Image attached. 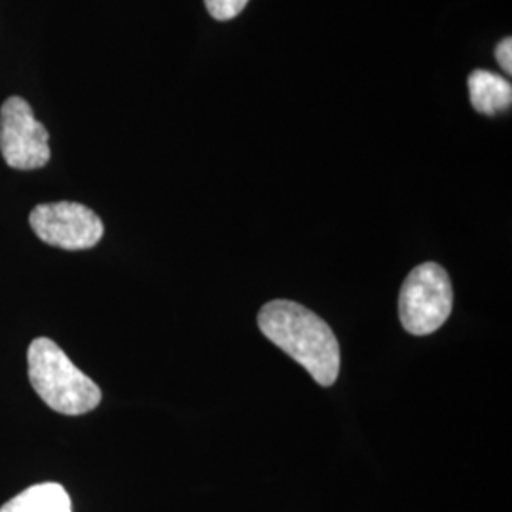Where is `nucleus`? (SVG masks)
Returning a JSON list of instances; mask_svg holds the SVG:
<instances>
[{
  "instance_id": "0eeeda50",
  "label": "nucleus",
  "mask_w": 512,
  "mask_h": 512,
  "mask_svg": "<svg viewBox=\"0 0 512 512\" xmlns=\"http://www.w3.org/2000/svg\"><path fill=\"white\" fill-rule=\"evenodd\" d=\"M0 512H73V503L61 484L44 482L23 490Z\"/></svg>"
},
{
  "instance_id": "6e6552de",
  "label": "nucleus",
  "mask_w": 512,
  "mask_h": 512,
  "mask_svg": "<svg viewBox=\"0 0 512 512\" xmlns=\"http://www.w3.org/2000/svg\"><path fill=\"white\" fill-rule=\"evenodd\" d=\"M249 0H205L207 12L219 21L238 18Z\"/></svg>"
},
{
  "instance_id": "f257e3e1",
  "label": "nucleus",
  "mask_w": 512,
  "mask_h": 512,
  "mask_svg": "<svg viewBox=\"0 0 512 512\" xmlns=\"http://www.w3.org/2000/svg\"><path fill=\"white\" fill-rule=\"evenodd\" d=\"M258 329L304 366L317 384L330 387L338 380L340 346L317 313L291 300H272L258 311Z\"/></svg>"
},
{
  "instance_id": "1a4fd4ad",
  "label": "nucleus",
  "mask_w": 512,
  "mask_h": 512,
  "mask_svg": "<svg viewBox=\"0 0 512 512\" xmlns=\"http://www.w3.org/2000/svg\"><path fill=\"white\" fill-rule=\"evenodd\" d=\"M495 57H497V63L499 67L507 74L512 73V40L507 37L505 40H501L495 48Z\"/></svg>"
},
{
  "instance_id": "423d86ee",
  "label": "nucleus",
  "mask_w": 512,
  "mask_h": 512,
  "mask_svg": "<svg viewBox=\"0 0 512 512\" xmlns=\"http://www.w3.org/2000/svg\"><path fill=\"white\" fill-rule=\"evenodd\" d=\"M469 95L473 109L484 116H495L511 109V82L501 74L482 69L473 71L469 76Z\"/></svg>"
},
{
  "instance_id": "20e7f679",
  "label": "nucleus",
  "mask_w": 512,
  "mask_h": 512,
  "mask_svg": "<svg viewBox=\"0 0 512 512\" xmlns=\"http://www.w3.org/2000/svg\"><path fill=\"white\" fill-rule=\"evenodd\" d=\"M48 129L23 97H8L0 109V152L12 169L31 171L50 162Z\"/></svg>"
},
{
  "instance_id": "7ed1b4c3",
  "label": "nucleus",
  "mask_w": 512,
  "mask_h": 512,
  "mask_svg": "<svg viewBox=\"0 0 512 512\" xmlns=\"http://www.w3.org/2000/svg\"><path fill=\"white\" fill-rule=\"evenodd\" d=\"M454 306L450 275L437 262H425L404 279L399 296V317L414 336L433 334L448 321Z\"/></svg>"
},
{
  "instance_id": "39448f33",
  "label": "nucleus",
  "mask_w": 512,
  "mask_h": 512,
  "mask_svg": "<svg viewBox=\"0 0 512 512\" xmlns=\"http://www.w3.org/2000/svg\"><path fill=\"white\" fill-rule=\"evenodd\" d=\"M29 224L46 245L65 251L92 249L105 234L103 220L95 211L76 202L37 205L29 215Z\"/></svg>"
},
{
  "instance_id": "f03ea898",
  "label": "nucleus",
  "mask_w": 512,
  "mask_h": 512,
  "mask_svg": "<svg viewBox=\"0 0 512 512\" xmlns=\"http://www.w3.org/2000/svg\"><path fill=\"white\" fill-rule=\"evenodd\" d=\"M29 380L38 397L65 416H82L101 403L99 385L88 378L50 338H37L27 351Z\"/></svg>"
}]
</instances>
